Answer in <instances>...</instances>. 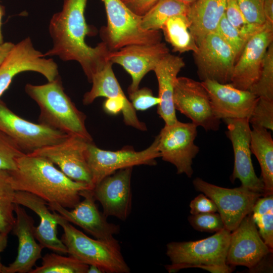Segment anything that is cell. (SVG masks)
Wrapping results in <instances>:
<instances>
[{
    "label": "cell",
    "mask_w": 273,
    "mask_h": 273,
    "mask_svg": "<svg viewBox=\"0 0 273 273\" xmlns=\"http://www.w3.org/2000/svg\"><path fill=\"white\" fill-rule=\"evenodd\" d=\"M87 0H64L62 9L52 16L49 32L53 47L43 54L58 56L64 61H75L80 65L88 81L101 70L108 61L110 52L102 41L95 47L87 45L86 36L96 30L86 22L84 12Z\"/></svg>",
    "instance_id": "1"
},
{
    "label": "cell",
    "mask_w": 273,
    "mask_h": 273,
    "mask_svg": "<svg viewBox=\"0 0 273 273\" xmlns=\"http://www.w3.org/2000/svg\"><path fill=\"white\" fill-rule=\"evenodd\" d=\"M9 173L16 191L33 194L47 203H56L66 208H73L80 201L81 191L93 189L71 179L46 158L31 153L19 157L16 168Z\"/></svg>",
    "instance_id": "2"
},
{
    "label": "cell",
    "mask_w": 273,
    "mask_h": 273,
    "mask_svg": "<svg viewBox=\"0 0 273 273\" xmlns=\"http://www.w3.org/2000/svg\"><path fill=\"white\" fill-rule=\"evenodd\" d=\"M25 90L39 107V123L93 142L85 126L86 116L65 93L59 76L42 85L26 84Z\"/></svg>",
    "instance_id": "3"
},
{
    "label": "cell",
    "mask_w": 273,
    "mask_h": 273,
    "mask_svg": "<svg viewBox=\"0 0 273 273\" xmlns=\"http://www.w3.org/2000/svg\"><path fill=\"white\" fill-rule=\"evenodd\" d=\"M231 233L224 228L204 239L168 243L166 254L171 263L165 268L169 273L191 267L212 273L232 272L234 267L226 263Z\"/></svg>",
    "instance_id": "4"
},
{
    "label": "cell",
    "mask_w": 273,
    "mask_h": 273,
    "mask_svg": "<svg viewBox=\"0 0 273 273\" xmlns=\"http://www.w3.org/2000/svg\"><path fill=\"white\" fill-rule=\"evenodd\" d=\"M56 221L63 229L61 240L67 254L88 265L99 267L103 273H129L130 269L122 255L119 242L92 239L73 226L55 210Z\"/></svg>",
    "instance_id": "5"
},
{
    "label": "cell",
    "mask_w": 273,
    "mask_h": 273,
    "mask_svg": "<svg viewBox=\"0 0 273 273\" xmlns=\"http://www.w3.org/2000/svg\"><path fill=\"white\" fill-rule=\"evenodd\" d=\"M106 10L107 25L102 27L100 35L109 50L114 51L133 44L160 42V30L142 28V16L132 12L121 0H102Z\"/></svg>",
    "instance_id": "6"
},
{
    "label": "cell",
    "mask_w": 273,
    "mask_h": 273,
    "mask_svg": "<svg viewBox=\"0 0 273 273\" xmlns=\"http://www.w3.org/2000/svg\"><path fill=\"white\" fill-rule=\"evenodd\" d=\"M158 144V135L148 148L141 151H136L130 146L115 151L105 150L97 147L93 142H88L85 155L94 188L104 177L118 170L141 165H156V159L160 157Z\"/></svg>",
    "instance_id": "7"
},
{
    "label": "cell",
    "mask_w": 273,
    "mask_h": 273,
    "mask_svg": "<svg viewBox=\"0 0 273 273\" xmlns=\"http://www.w3.org/2000/svg\"><path fill=\"white\" fill-rule=\"evenodd\" d=\"M193 184L196 190L213 201L225 228L231 232L252 212L257 201L263 196L242 186L225 188L209 183L200 177L195 178Z\"/></svg>",
    "instance_id": "8"
},
{
    "label": "cell",
    "mask_w": 273,
    "mask_h": 273,
    "mask_svg": "<svg viewBox=\"0 0 273 273\" xmlns=\"http://www.w3.org/2000/svg\"><path fill=\"white\" fill-rule=\"evenodd\" d=\"M197 127L192 122L177 120L172 124H165L158 134L160 157L175 166L177 174H185L189 178L193 174V160L199 152L194 143Z\"/></svg>",
    "instance_id": "9"
},
{
    "label": "cell",
    "mask_w": 273,
    "mask_h": 273,
    "mask_svg": "<svg viewBox=\"0 0 273 273\" xmlns=\"http://www.w3.org/2000/svg\"><path fill=\"white\" fill-rule=\"evenodd\" d=\"M0 131L12 139L25 153L64 141L68 135L16 114L0 100Z\"/></svg>",
    "instance_id": "10"
},
{
    "label": "cell",
    "mask_w": 273,
    "mask_h": 273,
    "mask_svg": "<svg viewBox=\"0 0 273 273\" xmlns=\"http://www.w3.org/2000/svg\"><path fill=\"white\" fill-rule=\"evenodd\" d=\"M25 71L39 73L48 81L59 76L56 62L52 59H46L36 50L29 37L15 44L0 64V97L9 88L14 77Z\"/></svg>",
    "instance_id": "11"
},
{
    "label": "cell",
    "mask_w": 273,
    "mask_h": 273,
    "mask_svg": "<svg viewBox=\"0 0 273 273\" xmlns=\"http://www.w3.org/2000/svg\"><path fill=\"white\" fill-rule=\"evenodd\" d=\"M173 104L175 110L206 131H217L220 120L213 113L208 94L201 82L187 77L175 81Z\"/></svg>",
    "instance_id": "12"
},
{
    "label": "cell",
    "mask_w": 273,
    "mask_h": 273,
    "mask_svg": "<svg viewBox=\"0 0 273 273\" xmlns=\"http://www.w3.org/2000/svg\"><path fill=\"white\" fill-rule=\"evenodd\" d=\"M197 46L194 55L200 79L230 83L237 59L232 48L215 32L208 34Z\"/></svg>",
    "instance_id": "13"
},
{
    "label": "cell",
    "mask_w": 273,
    "mask_h": 273,
    "mask_svg": "<svg viewBox=\"0 0 273 273\" xmlns=\"http://www.w3.org/2000/svg\"><path fill=\"white\" fill-rule=\"evenodd\" d=\"M226 125V136L234 151V165L230 176L231 182L239 179L241 186L264 196V186L256 175L251 159L250 140L251 129L248 118H228L223 120Z\"/></svg>",
    "instance_id": "14"
},
{
    "label": "cell",
    "mask_w": 273,
    "mask_h": 273,
    "mask_svg": "<svg viewBox=\"0 0 273 273\" xmlns=\"http://www.w3.org/2000/svg\"><path fill=\"white\" fill-rule=\"evenodd\" d=\"M88 142L69 135L60 143L42 147L31 153L46 158L71 179L94 188L85 155Z\"/></svg>",
    "instance_id": "15"
},
{
    "label": "cell",
    "mask_w": 273,
    "mask_h": 273,
    "mask_svg": "<svg viewBox=\"0 0 273 273\" xmlns=\"http://www.w3.org/2000/svg\"><path fill=\"white\" fill-rule=\"evenodd\" d=\"M273 42V26L266 23L247 40L234 65L230 83L249 90L257 81L269 46Z\"/></svg>",
    "instance_id": "16"
},
{
    "label": "cell",
    "mask_w": 273,
    "mask_h": 273,
    "mask_svg": "<svg viewBox=\"0 0 273 273\" xmlns=\"http://www.w3.org/2000/svg\"><path fill=\"white\" fill-rule=\"evenodd\" d=\"M132 169L129 167L118 170L104 177L93 188L94 198L101 204L102 212L107 218L114 216L124 221L130 215Z\"/></svg>",
    "instance_id": "17"
},
{
    "label": "cell",
    "mask_w": 273,
    "mask_h": 273,
    "mask_svg": "<svg viewBox=\"0 0 273 273\" xmlns=\"http://www.w3.org/2000/svg\"><path fill=\"white\" fill-rule=\"evenodd\" d=\"M84 199L70 211L56 203H48L50 210H55L69 222L82 228L95 239L109 240L120 231L119 225L109 222L96 204L93 189L80 192Z\"/></svg>",
    "instance_id": "18"
},
{
    "label": "cell",
    "mask_w": 273,
    "mask_h": 273,
    "mask_svg": "<svg viewBox=\"0 0 273 273\" xmlns=\"http://www.w3.org/2000/svg\"><path fill=\"white\" fill-rule=\"evenodd\" d=\"M169 53L166 44L161 41L151 44L130 45L110 51L108 59L113 64L121 66L131 76V83L127 90L130 93L139 88L143 77L153 71L156 65Z\"/></svg>",
    "instance_id": "19"
},
{
    "label": "cell",
    "mask_w": 273,
    "mask_h": 273,
    "mask_svg": "<svg viewBox=\"0 0 273 273\" xmlns=\"http://www.w3.org/2000/svg\"><path fill=\"white\" fill-rule=\"evenodd\" d=\"M270 249L260 237L251 216H246L231 233L226 263L231 266L254 267L270 253Z\"/></svg>",
    "instance_id": "20"
},
{
    "label": "cell",
    "mask_w": 273,
    "mask_h": 273,
    "mask_svg": "<svg viewBox=\"0 0 273 273\" xmlns=\"http://www.w3.org/2000/svg\"><path fill=\"white\" fill-rule=\"evenodd\" d=\"M210 99L213 114L218 119L249 118L258 97L249 90H242L230 83L214 80L201 82Z\"/></svg>",
    "instance_id": "21"
},
{
    "label": "cell",
    "mask_w": 273,
    "mask_h": 273,
    "mask_svg": "<svg viewBox=\"0 0 273 273\" xmlns=\"http://www.w3.org/2000/svg\"><path fill=\"white\" fill-rule=\"evenodd\" d=\"M15 222L12 230L18 240L17 255L8 266H4L3 273L30 272L36 261L42 258L43 248L36 241L34 221L21 205L15 204Z\"/></svg>",
    "instance_id": "22"
},
{
    "label": "cell",
    "mask_w": 273,
    "mask_h": 273,
    "mask_svg": "<svg viewBox=\"0 0 273 273\" xmlns=\"http://www.w3.org/2000/svg\"><path fill=\"white\" fill-rule=\"evenodd\" d=\"M14 203L28 208L39 217V224L34 228V233L36 239L43 248L67 254L66 246L57 237L58 224L53 212L51 213L47 206V202L33 194L18 191L15 192Z\"/></svg>",
    "instance_id": "23"
},
{
    "label": "cell",
    "mask_w": 273,
    "mask_h": 273,
    "mask_svg": "<svg viewBox=\"0 0 273 273\" xmlns=\"http://www.w3.org/2000/svg\"><path fill=\"white\" fill-rule=\"evenodd\" d=\"M185 65L181 57L169 53L153 70L158 81V97L160 100L157 113L165 124H172L178 120L173 100L174 86L177 75Z\"/></svg>",
    "instance_id": "24"
},
{
    "label": "cell",
    "mask_w": 273,
    "mask_h": 273,
    "mask_svg": "<svg viewBox=\"0 0 273 273\" xmlns=\"http://www.w3.org/2000/svg\"><path fill=\"white\" fill-rule=\"evenodd\" d=\"M225 8L226 0H196L190 5L187 14L189 29L197 45L215 31Z\"/></svg>",
    "instance_id": "25"
},
{
    "label": "cell",
    "mask_w": 273,
    "mask_h": 273,
    "mask_svg": "<svg viewBox=\"0 0 273 273\" xmlns=\"http://www.w3.org/2000/svg\"><path fill=\"white\" fill-rule=\"evenodd\" d=\"M250 149L256 157L261 171L264 196L273 194V140L270 133L262 127L252 125Z\"/></svg>",
    "instance_id": "26"
},
{
    "label": "cell",
    "mask_w": 273,
    "mask_h": 273,
    "mask_svg": "<svg viewBox=\"0 0 273 273\" xmlns=\"http://www.w3.org/2000/svg\"><path fill=\"white\" fill-rule=\"evenodd\" d=\"M186 15L179 14L169 18L162 26L164 37L174 52L180 53L188 51L195 53L198 46L189 29Z\"/></svg>",
    "instance_id": "27"
},
{
    "label": "cell",
    "mask_w": 273,
    "mask_h": 273,
    "mask_svg": "<svg viewBox=\"0 0 273 273\" xmlns=\"http://www.w3.org/2000/svg\"><path fill=\"white\" fill-rule=\"evenodd\" d=\"M113 63L108 61L103 68L93 77L91 89L85 93L83 104L88 105L99 97L114 98L125 96L112 69Z\"/></svg>",
    "instance_id": "28"
},
{
    "label": "cell",
    "mask_w": 273,
    "mask_h": 273,
    "mask_svg": "<svg viewBox=\"0 0 273 273\" xmlns=\"http://www.w3.org/2000/svg\"><path fill=\"white\" fill-rule=\"evenodd\" d=\"M189 7L178 0H160L142 16L141 27L147 30H160L170 17L187 15Z\"/></svg>",
    "instance_id": "29"
},
{
    "label": "cell",
    "mask_w": 273,
    "mask_h": 273,
    "mask_svg": "<svg viewBox=\"0 0 273 273\" xmlns=\"http://www.w3.org/2000/svg\"><path fill=\"white\" fill-rule=\"evenodd\" d=\"M15 192L9 171L0 170V232L7 235L12 230L15 222Z\"/></svg>",
    "instance_id": "30"
},
{
    "label": "cell",
    "mask_w": 273,
    "mask_h": 273,
    "mask_svg": "<svg viewBox=\"0 0 273 273\" xmlns=\"http://www.w3.org/2000/svg\"><path fill=\"white\" fill-rule=\"evenodd\" d=\"M252 218L264 243L273 249V194L260 197L255 204Z\"/></svg>",
    "instance_id": "31"
},
{
    "label": "cell",
    "mask_w": 273,
    "mask_h": 273,
    "mask_svg": "<svg viewBox=\"0 0 273 273\" xmlns=\"http://www.w3.org/2000/svg\"><path fill=\"white\" fill-rule=\"evenodd\" d=\"M88 266L72 256L48 253L42 257L41 265L30 273H87Z\"/></svg>",
    "instance_id": "32"
},
{
    "label": "cell",
    "mask_w": 273,
    "mask_h": 273,
    "mask_svg": "<svg viewBox=\"0 0 273 273\" xmlns=\"http://www.w3.org/2000/svg\"><path fill=\"white\" fill-rule=\"evenodd\" d=\"M249 90L258 98L273 100V42L267 50L259 77Z\"/></svg>",
    "instance_id": "33"
},
{
    "label": "cell",
    "mask_w": 273,
    "mask_h": 273,
    "mask_svg": "<svg viewBox=\"0 0 273 273\" xmlns=\"http://www.w3.org/2000/svg\"><path fill=\"white\" fill-rule=\"evenodd\" d=\"M24 153L12 139L0 131V170H15L17 159Z\"/></svg>",
    "instance_id": "34"
},
{
    "label": "cell",
    "mask_w": 273,
    "mask_h": 273,
    "mask_svg": "<svg viewBox=\"0 0 273 273\" xmlns=\"http://www.w3.org/2000/svg\"><path fill=\"white\" fill-rule=\"evenodd\" d=\"M215 32L232 48L237 59L247 40L237 28L229 22L225 13L219 21Z\"/></svg>",
    "instance_id": "35"
},
{
    "label": "cell",
    "mask_w": 273,
    "mask_h": 273,
    "mask_svg": "<svg viewBox=\"0 0 273 273\" xmlns=\"http://www.w3.org/2000/svg\"><path fill=\"white\" fill-rule=\"evenodd\" d=\"M252 125L272 131L273 100L258 98L249 118Z\"/></svg>",
    "instance_id": "36"
},
{
    "label": "cell",
    "mask_w": 273,
    "mask_h": 273,
    "mask_svg": "<svg viewBox=\"0 0 273 273\" xmlns=\"http://www.w3.org/2000/svg\"><path fill=\"white\" fill-rule=\"evenodd\" d=\"M246 21L260 29L266 24L263 13L264 0H236Z\"/></svg>",
    "instance_id": "37"
},
{
    "label": "cell",
    "mask_w": 273,
    "mask_h": 273,
    "mask_svg": "<svg viewBox=\"0 0 273 273\" xmlns=\"http://www.w3.org/2000/svg\"><path fill=\"white\" fill-rule=\"evenodd\" d=\"M225 15L229 22L237 28L247 40L262 29H257L248 23L236 0H226Z\"/></svg>",
    "instance_id": "38"
},
{
    "label": "cell",
    "mask_w": 273,
    "mask_h": 273,
    "mask_svg": "<svg viewBox=\"0 0 273 273\" xmlns=\"http://www.w3.org/2000/svg\"><path fill=\"white\" fill-rule=\"evenodd\" d=\"M188 220L193 228L198 231L216 233L225 228L219 214L209 212L191 215Z\"/></svg>",
    "instance_id": "39"
},
{
    "label": "cell",
    "mask_w": 273,
    "mask_h": 273,
    "mask_svg": "<svg viewBox=\"0 0 273 273\" xmlns=\"http://www.w3.org/2000/svg\"><path fill=\"white\" fill-rule=\"evenodd\" d=\"M129 101L135 110L145 111L158 105L160 100L156 97L151 89L144 87L128 93Z\"/></svg>",
    "instance_id": "40"
},
{
    "label": "cell",
    "mask_w": 273,
    "mask_h": 273,
    "mask_svg": "<svg viewBox=\"0 0 273 273\" xmlns=\"http://www.w3.org/2000/svg\"><path fill=\"white\" fill-rule=\"evenodd\" d=\"M190 212L192 215L216 212L217 209L213 201L203 193L195 197L190 202Z\"/></svg>",
    "instance_id": "41"
},
{
    "label": "cell",
    "mask_w": 273,
    "mask_h": 273,
    "mask_svg": "<svg viewBox=\"0 0 273 273\" xmlns=\"http://www.w3.org/2000/svg\"><path fill=\"white\" fill-rule=\"evenodd\" d=\"M132 12L143 16L160 0H121Z\"/></svg>",
    "instance_id": "42"
},
{
    "label": "cell",
    "mask_w": 273,
    "mask_h": 273,
    "mask_svg": "<svg viewBox=\"0 0 273 273\" xmlns=\"http://www.w3.org/2000/svg\"><path fill=\"white\" fill-rule=\"evenodd\" d=\"M272 252L268 254L266 256L260 261L254 267L250 269V272H261V271H272Z\"/></svg>",
    "instance_id": "43"
},
{
    "label": "cell",
    "mask_w": 273,
    "mask_h": 273,
    "mask_svg": "<svg viewBox=\"0 0 273 273\" xmlns=\"http://www.w3.org/2000/svg\"><path fill=\"white\" fill-rule=\"evenodd\" d=\"M263 13L266 23L273 26V0H264Z\"/></svg>",
    "instance_id": "44"
},
{
    "label": "cell",
    "mask_w": 273,
    "mask_h": 273,
    "mask_svg": "<svg viewBox=\"0 0 273 273\" xmlns=\"http://www.w3.org/2000/svg\"><path fill=\"white\" fill-rule=\"evenodd\" d=\"M14 44L11 42L0 43V64L6 58Z\"/></svg>",
    "instance_id": "45"
},
{
    "label": "cell",
    "mask_w": 273,
    "mask_h": 273,
    "mask_svg": "<svg viewBox=\"0 0 273 273\" xmlns=\"http://www.w3.org/2000/svg\"><path fill=\"white\" fill-rule=\"evenodd\" d=\"M7 245V235L0 232V253L3 251Z\"/></svg>",
    "instance_id": "46"
},
{
    "label": "cell",
    "mask_w": 273,
    "mask_h": 273,
    "mask_svg": "<svg viewBox=\"0 0 273 273\" xmlns=\"http://www.w3.org/2000/svg\"><path fill=\"white\" fill-rule=\"evenodd\" d=\"M4 14V8L2 6L0 5V43H3L4 42L3 36L2 32V20Z\"/></svg>",
    "instance_id": "47"
},
{
    "label": "cell",
    "mask_w": 273,
    "mask_h": 273,
    "mask_svg": "<svg viewBox=\"0 0 273 273\" xmlns=\"http://www.w3.org/2000/svg\"><path fill=\"white\" fill-rule=\"evenodd\" d=\"M87 273H103V272L97 266L95 265H89Z\"/></svg>",
    "instance_id": "48"
},
{
    "label": "cell",
    "mask_w": 273,
    "mask_h": 273,
    "mask_svg": "<svg viewBox=\"0 0 273 273\" xmlns=\"http://www.w3.org/2000/svg\"><path fill=\"white\" fill-rule=\"evenodd\" d=\"M180 2L188 5H191L192 3H193L196 0H178Z\"/></svg>",
    "instance_id": "49"
},
{
    "label": "cell",
    "mask_w": 273,
    "mask_h": 273,
    "mask_svg": "<svg viewBox=\"0 0 273 273\" xmlns=\"http://www.w3.org/2000/svg\"><path fill=\"white\" fill-rule=\"evenodd\" d=\"M3 266L4 265L2 264L0 259V273H3Z\"/></svg>",
    "instance_id": "50"
}]
</instances>
